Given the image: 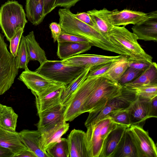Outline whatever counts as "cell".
<instances>
[{"instance_id": "cell-33", "label": "cell", "mask_w": 157, "mask_h": 157, "mask_svg": "<svg viewBox=\"0 0 157 157\" xmlns=\"http://www.w3.org/2000/svg\"><path fill=\"white\" fill-rule=\"evenodd\" d=\"M29 61L26 48L25 36L22 35L20 40L16 56L15 57L16 67L26 69Z\"/></svg>"}, {"instance_id": "cell-48", "label": "cell", "mask_w": 157, "mask_h": 157, "mask_svg": "<svg viewBox=\"0 0 157 157\" xmlns=\"http://www.w3.org/2000/svg\"><path fill=\"white\" fill-rule=\"evenodd\" d=\"M3 106L4 105L0 103V114L1 113L2 111L3 110Z\"/></svg>"}, {"instance_id": "cell-5", "label": "cell", "mask_w": 157, "mask_h": 157, "mask_svg": "<svg viewBox=\"0 0 157 157\" xmlns=\"http://www.w3.org/2000/svg\"><path fill=\"white\" fill-rule=\"evenodd\" d=\"M121 126L107 116L86 127L85 142L89 157H99L106 138L113 130Z\"/></svg>"}, {"instance_id": "cell-45", "label": "cell", "mask_w": 157, "mask_h": 157, "mask_svg": "<svg viewBox=\"0 0 157 157\" xmlns=\"http://www.w3.org/2000/svg\"><path fill=\"white\" fill-rule=\"evenodd\" d=\"M57 0H44V16H45L51 12L56 7Z\"/></svg>"}, {"instance_id": "cell-26", "label": "cell", "mask_w": 157, "mask_h": 157, "mask_svg": "<svg viewBox=\"0 0 157 157\" xmlns=\"http://www.w3.org/2000/svg\"><path fill=\"white\" fill-rule=\"evenodd\" d=\"M26 16L33 25H37L43 21L44 0H26Z\"/></svg>"}, {"instance_id": "cell-19", "label": "cell", "mask_w": 157, "mask_h": 157, "mask_svg": "<svg viewBox=\"0 0 157 157\" xmlns=\"http://www.w3.org/2000/svg\"><path fill=\"white\" fill-rule=\"evenodd\" d=\"M148 101L140 99L138 96L137 99L128 107L131 125L143 127L146 121L148 119Z\"/></svg>"}, {"instance_id": "cell-37", "label": "cell", "mask_w": 157, "mask_h": 157, "mask_svg": "<svg viewBox=\"0 0 157 157\" xmlns=\"http://www.w3.org/2000/svg\"><path fill=\"white\" fill-rule=\"evenodd\" d=\"M113 62L105 63L91 67L87 77H101L109 69L112 65Z\"/></svg>"}, {"instance_id": "cell-47", "label": "cell", "mask_w": 157, "mask_h": 157, "mask_svg": "<svg viewBox=\"0 0 157 157\" xmlns=\"http://www.w3.org/2000/svg\"><path fill=\"white\" fill-rule=\"evenodd\" d=\"M14 155L10 150L0 146V157H13Z\"/></svg>"}, {"instance_id": "cell-43", "label": "cell", "mask_w": 157, "mask_h": 157, "mask_svg": "<svg viewBox=\"0 0 157 157\" xmlns=\"http://www.w3.org/2000/svg\"><path fill=\"white\" fill-rule=\"evenodd\" d=\"M49 28L51 32L53 41L55 42L57 41L62 33V30L61 27L59 23L52 22L49 25Z\"/></svg>"}, {"instance_id": "cell-10", "label": "cell", "mask_w": 157, "mask_h": 157, "mask_svg": "<svg viewBox=\"0 0 157 157\" xmlns=\"http://www.w3.org/2000/svg\"><path fill=\"white\" fill-rule=\"evenodd\" d=\"M18 79L31 90L34 96L38 97L43 96L66 86L49 79L35 71H31L28 68L21 73Z\"/></svg>"}, {"instance_id": "cell-35", "label": "cell", "mask_w": 157, "mask_h": 157, "mask_svg": "<svg viewBox=\"0 0 157 157\" xmlns=\"http://www.w3.org/2000/svg\"><path fill=\"white\" fill-rule=\"evenodd\" d=\"M128 108L113 112L107 116H109L113 122L117 124L127 128H129L131 124Z\"/></svg>"}, {"instance_id": "cell-20", "label": "cell", "mask_w": 157, "mask_h": 157, "mask_svg": "<svg viewBox=\"0 0 157 157\" xmlns=\"http://www.w3.org/2000/svg\"><path fill=\"white\" fill-rule=\"evenodd\" d=\"M57 55L62 60L85 52L91 48L90 43L57 42Z\"/></svg>"}, {"instance_id": "cell-39", "label": "cell", "mask_w": 157, "mask_h": 157, "mask_svg": "<svg viewBox=\"0 0 157 157\" xmlns=\"http://www.w3.org/2000/svg\"><path fill=\"white\" fill-rule=\"evenodd\" d=\"M23 32V29H20L15 34L9 41L10 52L15 57L17 55L21 39Z\"/></svg>"}, {"instance_id": "cell-27", "label": "cell", "mask_w": 157, "mask_h": 157, "mask_svg": "<svg viewBox=\"0 0 157 157\" xmlns=\"http://www.w3.org/2000/svg\"><path fill=\"white\" fill-rule=\"evenodd\" d=\"M29 61L36 60L41 64L47 60L44 51L36 41L33 31L25 36Z\"/></svg>"}, {"instance_id": "cell-28", "label": "cell", "mask_w": 157, "mask_h": 157, "mask_svg": "<svg viewBox=\"0 0 157 157\" xmlns=\"http://www.w3.org/2000/svg\"><path fill=\"white\" fill-rule=\"evenodd\" d=\"M109 11L107 9L104 8L99 10L94 9L87 12L97 29L106 37L108 32L113 26L108 19Z\"/></svg>"}, {"instance_id": "cell-16", "label": "cell", "mask_w": 157, "mask_h": 157, "mask_svg": "<svg viewBox=\"0 0 157 157\" xmlns=\"http://www.w3.org/2000/svg\"><path fill=\"white\" fill-rule=\"evenodd\" d=\"M85 132L79 129L72 130L67 139L69 157H89L85 142Z\"/></svg>"}, {"instance_id": "cell-21", "label": "cell", "mask_w": 157, "mask_h": 157, "mask_svg": "<svg viewBox=\"0 0 157 157\" xmlns=\"http://www.w3.org/2000/svg\"><path fill=\"white\" fill-rule=\"evenodd\" d=\"M0 146L10 150L14 155L27 148L21 142L19 132L9 131L0 126Z\"/></svg>"}, {"instance_id": "cell-2", "label": "cell", "mask_w": 157, "mask_h": 157, "mask_svg": "<svg viewBox=\"0 0 157 157\" xmlns=\"http://www.w3.org/2000/svg\"><path fill=\"white\" fill-rule=\"evenodd\" d=\"M107 37L110 42L129 58L132 59H143L150 63L153 62L152 57L139 44L136 35L124 26H113Z\"/></svg>"}, {"instance_id": "cell-42", "label": "cell", "mask_w": 157, "mask_h": 157, "mask_svg": "<svg viewBox=\"0 0 157 157\" xmlns=\"http://www.w3.org/2000/svg\"><path fill=\"white\" fill-rule=\"evenodd\" d=\"M74 15L81 21L98 30L87 12L78 13L76 14H74Z\"/></svg>"}, {"instance_id": "cell-13", "label": "cell", "mask_w": 157, "mask_h": 157, "mask_svg": "<svg viewBox=\"0 0 157 157\" xmlns=\"http://www.w3.org/2000/svg\"><path fill=\"white\" fill-rule=\"evenodd\" d=\"M124 56H107L94 54H80L62 60L68 64L92 67L117 61L121 59Z\"/></svg>"}, {"instance_id": "cell-25", "label": "cell", "mask_w": 157, "mask_h": 157, "mask_svg": "<svg viewBox=\"0 0 157 157\" xmlns=\"http://www.w3.org/2000/svg\"><path fill=\"white\" fill-rule=\"evenodd\" d=\"M157 84V65L153 62L150 66L136 78L122 86L132 89L141 86Z\"/></svg>"}, {"instance_id": "cell-15", "label": "cell", "mask_w": 157, "mask_h": 157, "mask_svg": "<svg viewBox=\"0 0 157 157\" xmlns=\"http://www.w3.org/2000/svg\"><path fill=\"white\" fill-rule=\"evenodd\" d=\"M148 13L139 11L124 9L119 11L115 9L110 11L108 19L113 26H125L129 24L135 25L146 17Z\"/></svg>"}, {"instance_id": "cell-6", "label": "cell", "mask_w": 157, "mask_h": 157, "mask_svg": "<svg viewBox=\"0 0 157 157\" xmlns=\"http://www.w3.org/2000/svg\"><path fill=\"white\" fill-rule=\"evenodd\" d=\"M122 87L118 82L101 76L97 86L83 107L82 113L102 108L110 100L121 94Z\"/></svg>"}, {"instance_id": "cell-12", "label": "cell", "mask_w": 157, "mask_h": 157, "mask_svg": "<svg viewBox=\"0 0 157 157\" xmlns=\"http://www.w3.org/2000/svg\"><path fill=\"white\" fill-rule=\"evenodd\" d=\"M132 29L138 40L157 42V10L148 13L146 17L134 25Z\"/></svg>"}, {"instance_id": "cell-41", "label": "cell", "mask_w": 157, "mask_h": 157, "mask_svg": "<svg viewBox=\"0 0 157 157\" xmlns=\"http://www.w3.org/2000/svg\"><path fill=\"white\" fill-rule=\"evenodd\" d=\"M147 117L148 119L157 117V96L148 101Z\"/></svg>"}, {"instance_id": "cell-31", "label": "cell", "mask_w": 157, "mask_h": 157, "mask_svg": "<svg viewBox=\"0 0 157 157\" xmlns=\"http://www.w3.org/2000/svg\"><path fill=\"white\" fill-rule=\"evenodd\" d=\"M18 117L11 107L4 105L0 114V126L9 131H15Z\"/></svg>"}, {"instance_id": "cell-8", "label": "cell", "mask_w": 157, "mask_h": 157, "mask_svg": "<svg viewBox=\"0 0 157 157\" xmlns=\"http://www.w3.org/2000/svg\"><path fill=\"white\" fill-rule=\"evenodd\" d=\"M137 97L134 90L122 86L120 94L110 100L102 108L89 112L85 122V126L98 122L113 112L127 109Z\"/></svg>"}, {"instance_id": "cell-34", "label": "cell", "mask_w": 157, "mask_h": 157, "mask_svg": "<svg viewBox=\"0 0 157 157\" xmlns=\"http://www.w3.org/2000/svg\"><path fill=\"white\" fill-rule=\"evenodd\" d=\"M140 99L148 101L157 96V84L144 85L132 89Z\"/></svg>"}, {"instance_id": "cell-1", "label": "cell", "mask_w": 157, "mask_h": 157, "mask_svg": "<svg viewBox=\"0 0 157 157\" xmlns=\"http://www.w3.org/2000/svg\"><path fill=\"white\" fill-rule=\"evenodd\" d=\"M58 13L59 24L66 33L83 37L92 45L105 50L120 55L125 54L110 42L98 29L76 18L69 9L60 8Z\"/></svg>"}, {"instance_id": "cell-7", "label": "cell", "mask_w": 157, "mask_h": 157, "mask_svg": "<svg viewBox=\"0 0 157 157\" xmlns=\"http://www.w3.org/2000/svg\"><path fill=\"white\" fill-rule=\"evenodd\" d=\"M101 77H89L76 90L64 107V120L71 121L82 114L83 107L98 83Z\"/></svg>"}, {"instance_id": "cell-36", "label": "cell", "mask_w": 157, "mask_h": 157, "mask_svg": "<svg viewBox=\"0 0 157 157\" xmlns=\"http://www.w3.org/2000/svg\"><path fill=\"white\" fill-rule=\"evenodd\" d=\"M143 71L128 67L123 74L118 82L122 86L138 77Z\"/></svg>"}, {"instance_id": "cell-30", "label": "cell", "mask_w": 157, "mask_h": 157, "mask_svg": "<svg viewBox=\"0 0 157 157\" xmlns=\"http://www.w3.org/2000/svg\"><path fill=\"white\" fill-rule=\"evenodd\" d=\"M91 67H87L83 71L71 82L67 85L61 97V104L65 107L68 103L76 90L87 78Z\"/></svg>"}, {"instance_id": "cell-44", "label": "cell", "mask_w": 157, "mask_h": 157, "mask_svg": "<svg viewBox=\"0 0 157 157\" xmlns=\"http://www.w3.org/2000/svg\"><path fill=\"white\" fill-rule=\"evenodd\" d=\"M80 0H57L55 7H62L64 8L69 9Z\"/></svg>"}, {"instance_id": "cell-46", "label": "cell", "mask_w": 157, "mask_h": 157, "mask_svg": "<svg viewBox=\"0 0 157 157\" xmlns=\"http://www.w3.org/2000/svg\"><path fill=\"white\" fill-rule=\"evenodd\" d=\"M36 157L34 153L28 148L25 149L18 154L14 155L13 157Z\"/></svg>"}, {"instance_id": "cell-22", "label": "cell", "mask_w": 157, "mask_h": 157, "mask_svg": "<svg viewBox=\"0 0 157 157\" xmlns=\"http://www.w3.org/2000/svg\"><path fill=\"white\" fill-rule=\"evenodd\" d=\"M127 128L119 126L110 132L104 140L99 157H112Z\"/></svg>"}, {"instance_id": "cell-29", "label": "cell", "mask_w": 157, "mask_h": 157, "mask_svg": "<svg viewBox=\"0 0 157 157\" xmlns=\"http://www.w3.org/2000/svg\"><path fill=\"white\" fill-rule=\"evenodd\" d=\"M128 57L124 55L119 59L113 62L109 69L101 76L106 78L110 80L118 82L128 67Z\"/></svg>"}, {"instance_id": "cell-24", "label": "cell", "mask_w": 157, "mask_h": 157, "mask_svg": "<svg viewBox=\"0 0 157 157\" xmlns=\"http://www.w3.org/2000/svg\"><path fill=\"white\" fill-rule=\"evenodd\" d=\"M112 157H139L136 146L127 128Z\"/></svg>"}, {"instance_id": "cell-3", "label": "cell", "mask_w": 157, "mask_h": 157, "mask_svg": "<svg viewBox=\"0 0 157 157\" xmlns=\"http://www.w3.org/2000/svg\"><path fill=\"white\" fill-rule=\"evenodd\" d=\"M22 5L15 1L8 0L0 9V26L10 41L20 29H24L27 22Z\"/></svg>"}, {"instance_id": "cell-32", "label": "cell", "mask_w": 157, "mask_h": 157, "mask_svg": "<svg viewBox=\"0 0 157 157\" xmlns=\"http://www.w3.org/2000/svg\"><path fill=\"white\" fill-rule=\"evenodd\" d=\"M46 152L50 157H69L67 139L61 137L49 148Z\"/></svg>"}, {"instance_id": "cell-40", "label": "cell", "mask_w": 157, "mask_h": 157, "mask_svg": "<svg viewBox=\"0 0 157 157\" xmlns=\"http://www.w3.org/2000/svg\"><path fill=\"white\" fill-rule=\"evenodd\" d=\"M128 59V67L142 71L149 67L153 62L150 63L144 60L132 59L129 57Z\"/></svg>"}, {"instance_id": "cell-4", "label": "cell", "mask_w": 157, "mask_h": 157, "mask_svg": "<svg viewBox=\"0 0 157 157\" xmlns=\"http://www.w3.org/2000/svg\"><path fill=\"white\" fill-rule=\"evenodd\" d=\"M88 67L68 64L62 60L47 59L40 64L35 71L49 79L67 86Z\"/></svg>"}, {"instance_id": "cell-17", "label": "cell", "mask_w": 157, "mask_h": 157, "mask_svg": "<svg viewBox=\"0 0 157 157\" xmlns=\"http://www.w3.org/2000/svg\"><path fill=\"white\" fill-rule=\"evenodd\" d=\"M22 143L32 151L36 157H50L47 152L41 148V132L38 130L24 129L19 132Z\"/></svg>"}, {"instance_id": "cell-23", "label": "cell", "mask_w": 157, "mask_h": 157, "mask_svg": "<svg viewBox=\"0 0 157 157\" xmlns=\"http://www.w3.org/2000/svg\"><path fill=\"white\" fill-rule=\"evenodd\" d=\"M66 86H62L43 96H35L37 114L45 110L61 104V96Z\"/></svg>"}, {"instance_id": "cell-18", "label": "cell", "mask_w": 157, "mask_h": 157, "mask_svg": "<svg viewBox=\"0 0 157 157\" xmlns=\"http://www.w3.org/2000/svg\"><path fill=\"white\" fill-rule=\"evenodd\" d=\"M69 127V124L64 121L51 129L41 132L40 145L42 150L47 152L49 148L67 132Z\"/></svg>"}, {"instance_id": "cell-38", "label": "cell", "mask_w": 157, "mask_h": 157, "mask_svg": "<svg viewBox=\"0 0 157 157\" xmlns=\"http://www.w3.org/2000/svg\"><path fill=\"white\" fill-rule=\"evenodd\" d=\"M57 41L82 43H90L87 40L83 37L70 34L65 32L63 31H62Z\"/></svg>"}, {"instance_id": "cell-14", "label": "cell", "mask_w": 157, "mask_h": 157, "mask_svg": "<svg viewBox=\"0 0 157 157\" xmlns=\"http://www.w3.org/2000/svg\"><path fill=\"white\" fill-rule=\"evenodd\" d=\"M64 107L60 104L38 113L39 120L36 124L37 130L42 132L64 121Z\"/></svg>"}, {"instance_id": "cell-9", "label": "cell", "mask_w": 157, "mask_h": 157, "mask_svg": "<svg viewBox=\"0 0 157 157\" xmlns=\"http://www.w3.org/2000/svg\"><path fill=\"white\" fill-rule=\"evenodd\" d=\"M15 57L8 51L4 37L0 33V95L12 86L18 75Z\"/></svg>"}, {"instance_id": "cell-11", "label": "cell", "mask_w": 157, "mask_h": 157, "mask_svg": "<svg viewBox=\"0 0 157 157\" xmlns=\"http://www.w3.org/2000/svg\"><path fill=\"white\" fill-rule=\"evenodd\" d=\"M136 147L139 157H157V147L143 127L131 125L127 128Z\"/></svg>"}]
</instances>
